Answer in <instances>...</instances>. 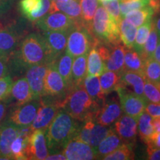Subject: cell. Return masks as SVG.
Instances as JSON below:
<instances>
[{
	"label": "cell",
	"mask_w": 160,
	"mask_h": 160,
	"mask_svg": "<svg viewBox=\"0 0 160 160\" xmlns=\"http://www.w3.org/2000/svg\"><path fill=\"white\" fill-rule=\"evenodd\" d=\"M152 124H153L154 132H160V117H153L152 119Z\"/></svg>",
	"instance_id": "obj_52"
},
{
	"label": "cell",
	"mask_w": 160,
	"mask_h": 160,
	"mask_svg": "<svg viewBox=\"0 0 160 160\" xmlns=\"http://www.w3.org/2000/svg\"><path fill=\"white\" fill-rule=\"evenodd\" d=\"M112 128L123 143L134 145L138 133L137 119L124 113L115 122Z\"/></svg>",
	"instance_id": "obj_12"
},
{
	"label": "cell",
	"mask_w": 160,
	"mask_h": 160,
	"mask_svg": "<svg viewBox=\"0 0 160 160\" xmlns=\"http://www.w3.org/2000/svg\"><path fill=\"white\" fill-rule=\"evenodd\" d=\"M148 159L160 160V148L148 145L147 148Z\"/></svg>",
	"instance_id": "obj_49"
},
{
	"label": "cell",
	"mask_w": 160,
	"mask_h": 160,
	"mask_svg": "<svg viewBox=\"0 0 160 160\" xmlns=\"http://www.w3.org/2000/svg\"><path fill=\"white\" fill-rule=\"evenodd\" d=\"M115 91L119 99V102L124 113L138 119L144 111L148 102L147 99L136 94L122 84L119 83Z\"/></svg>",
	"instance_id": "obj_8"
},
{
	"label": "cell",
	"mask_w": 160,
	"mask_h": 160,
	"mask_svg": "<svg viewBox=\"0 0 160 160\" xmlns=\"http://www.w3.org/2000/svg\"><path fill=\"white\" fill-rule=\"evenodd\" d=\"M71 88L59 74L54 63L48 65L44 85V97H48L62 102Z\"/></svg>",
	"instance_id": "obj_9"
},
{
	"label": "cell",
	"mask_w": 160,
	"mask_h": 160,
	"mask_svg": "<svg viewBox=\"0 0 160 160\" xmlns=\"http://www.w3.org/2000/svg\"><path fill=\"white\" fill-rule=\"evenodd\" d=\"M51 5V0H20L19 8L25 18L31 22H37L49 13Z\"/></svg>",
	"instance_id": "obj_16"
},
{
	"label": "cell",
	"mask_w": 160,
	"mask_h": 160,
	"mask_svg": "<svg viewBox=\"0 0 160 160\" xmlns=\"http://www.w3.org/2000/svg\"><path fill=\"white\" fill-rule=\"evenodd\" d=\"M159 35H158L157 29H156L154 26L153 20H152V28L151 32H150V34L148 37V39L146 41L145 45H144L142 52L140 54L144 60L148 59V58L153 57L156 48H157L158 42H159Z\"/></svg>",
	"instance_id": "obj_37"
},
{
	"label": "cell",
	"mask_w": 160,
	"mask_h": 160,
	"mask_svg": "<svg viewBox=\"0 0 160 160\" xmlns=\"http://www.w3.org/2000/svg\"><path fill=\"white\" fill-rule=\"evenodd\" d=\"M122 143V140L120 139L111 127L108 135L102 140L99 145L94 149L97 159H102L104 157L115 151Z\"/></svg>",
	"instance_id": "obj_23"
},
{
	"label": "cell",
	"mask_w": 160,
	"mask_h": 160,
	"mask_svg": "<svg viewBox=\"0 0 160 160\" xmlns=\"http://www.w3.org/2000/svg\"><path fill=\"white\" fill-rule=\"evenodd\" d=\"M100 107L101 105L88 95L83 85L73 86L61 102V109L82 122L94 120Z\"/></svg>",
	"instance_id": "obj_3"
},
{
	"label": "cell",
	"mask_w": 160,
	"mask_h": 160,
	"mask_svg": "<svg viewBox=\"0 0 160 160\" xmlns=\"http://www.w3.org/2000/svg\"><path fill=\"white\" fill-rule=\"evenodd\" d=\"M90 30L96 39L109 47L119 45L122 42L119 24L102 5L97 8Z\"/></svg>",
	"instance_id": "obj_4"
},
{
	"label": "cell",
	"mask_w": 160,
	"mask_h": 160,
	"mask_svg": "<svg viewBox=\"0 0 160 160\" xmlns=\"http://www.w3.org/2000/svg\"><path fill=\"white\" fill-rule=\"evenodd\" d=\"M97 42L90 28L83 22H77L69 31L65 51L73 58L88 54Z\"/></svg>",
	"instance_id": "obj_5"
},
{
	"label": "cell",
	"mask_w": 160,
	"mask_h": 160,
	"mask_svg": "<svg viewBox=\"0 0 160 160\" xmlns=\"http://www.w3.org/2000/svg\"><path fill=\"white\" fill-rule=\"evenodd\" d=\"M46 160H65L66 157L62 153H52V154H48L46 157Z\"/></svg>",
	"instance_id": "obj_51"
},
{
	"label": "cell",
	"mask_w": 160,
	"mask_h": 160,
	"mask_svg": "<svg viewBox=\"0 0 160 160\" xmlns=\"http://www.w3.org/2000/svg\"><path fill=\"white\" fill-rule=\"evenodd\" d=\"M79 3L81 6L83 23L90 28L99 5V2L98 0H79Z\"/></svg>",
	"instance_id": "obj_36"
},
{
	"label": "cell",
	"mask_w": 160,
	"mask_h": 160,
	"mask_svg": "<svg viewBox=\"0 0 160 160\" xmlns=\"http://www.w3.org/2000/svg\"><path fill=\"white\" fill-rule=\"evenodd\" d=\"M124 67L125 71L137 72L144 75L145 60L138 52L132 48L125 49ZM145 76V75H144Z\"/></svg>",
	"instance_id": "obj_29"
},
{
	"label": "cell",
	"mask_w": 160,
	"mask_h": 160,
	"mask_svg": "<svg viewBox=\"0 0 160 160\" xmlns=\"http://www.w3.org/2000/svg\"><path fill=\"white\" fill-rule=\"evenodd\" d=\"M25 29L21 23H8L0 26V53L10 57L24 38Z\"/></svg>",
	"instance_id": "obj_7"
},
{
	"label": "cell",
	"mask_w": 160,
	"mask_h": 160,
	"mask_svg": "<svg viewBox=\"0 0 160 160\" xmlns=\"http://www.w3.org/2000/svg\"><path fill=\"white\" fill-rule=\"evenodd\" d=\"M147 145H151L153 147L160 148V132H154L150 138Z\"/></svg>",
	"instance_id": "obj_50"
},
{
	"label": "cell",
	"mask_w": 160,
	"mask_h": 160,
	"mask_svg": "<svg viewBox=\"0 0 160 160\" xmlns=\"http://www.w3.org/2000/svg\"><path fill=\"white\" fill-rule=\"evenodd\" d=\"M122 109L117 98L105 99L94 117L96 122L105 126H111L122 115Z\"/></svg>",
	"instance_id": "obj_13"
},
{
	"label": "cell",
	"mask_w": 160,
	"mask_h": 160,
	"mask_svg": "<svg viewBox=\"0 0 160 160\" xmlns=\"http://www.w3.org/2000/svg\"><path fill=\"white\" fill-rule=\"evenodd\" d=\"M83 87L88 95L100 105L105 99V96L102 92L99 77L97 76H86L83 81Z\"/></svg>",
	"instance_id": "obj_30"
},
{
	"label": "cell",
	"mask_w": 160,
	"mask_h": 160,
	"mask_svg": "<svg viewBox=\"0 0 160 160\" xmlns=\"http://www.w3.org/2000/svg\"><path fill=\"white\" fill-rule=\"evenodd\" d=\"M156 61H157L158 62L160 63V39H159V42H158V45L156 48L154 53H153V57H152Z\"/></svg>",
	"instance_id": "obj_53"
},
{
	"label": "cell",
	"mask_w": 160,
	"mask_h": 160,
	"mask_svg": "<svg viewBox=\"0 0 160 160\" xmlns=\"http://www.w3.org/2000/svg\"><path fill=\"white\" fill-rule=\"evenodd\" d=\"M144 75L148 81L160 85V63L153 57L146 59L144 65Z\"/></svg>",
	"instance_id": "obj_35"
},
{
	"label": "cell",
	"mask_w": 160,
	"mask_h": 160,
	"mask_svg": "<svg viewBox=\"0 0 160 160\" xmlns=\"http://www.w3.org/2000/svg\"><path fill=\"white\" fill-rule=\"evenodd\" d=\"M119 27L120 39L125 45V47L127 48H133L137 34V27L128 22L124 18L120 21Z\"/></svg>",
	"instance_id": "obj_32"
},
{
	"label": "cell",
	"mask_w": 160,
	"mask_h": 160,
	"mask_svg": "<svg viewBox=\"0 0 160 160\" xmlns=\"http://www.w3.org/2000/svg\"><path fill=\"white\" fill-rule=\"evenodd\" d=\"M70 31H44L42 37L47 44L53 63L65 51Z\"/></svg>",
	"instance_id": "obj_17"
},
{
	"label": "cell",
	"mask_w": 160,
	"mask_h": 160,
	"mask_svg": "<svg viewBox=\"0 0 160 160\" xmlns=\"http://www.w3.org/2000/svg\"><path fill=\"white\" fill-rule=\"evenodd\" d=\"M99 77L102 92L105 96L115 91L116 88L120 82V75L108 70H106Z\"/></svg>",
	"instance_id": "obj_33"
},
{
	"label": "cell",
	"mask_w": 160,
	"mask_h": 160,
	"mask_svg": "<svg viewBox=\"0 0 160 160\" xmlns=\"http://www.w3.org/2000/svg\"><path fill=\"white\" fill-rule=\"evenodd\" d=\"M73 57L65 51L58 59L56 60L54 65L56 68L62 76L63 79L70 88L73 87L72 85V78H71V71H72V65H73Z\"/></svg>",
	"instance_id": "obj_27"
},
{
	"label": "cell",
	"mask_w": 160,
	"mask_h": 160,
	"mask_svg": "<svg viewBox=\"0 0 160 160\" xmlns=\"http://www.w3.org/2000/svg\"><path fill=\"white\" fill-rule=\"evenodd\" d=\"M101 3L102 2H110V1H112V0H99Z\"/></svg>",
	"instance_id": "obj_55"
},
{
	"label": "cell",
	"mask_w": 160,
	"mask_h": 160,
	"mask_svg": "<svg viewBox=\"0 0 160 160\" xmlns=\"http://www.w3.org/2000/svg\"><path fill=\"white\" fill-rule=\"evenodd\" d=\"M41 105L40 99H33L28 102L10 107L4 122L11 123L18 128L31 126Z\"/></svg>",
	"instance_id": "obj_6"
},
{
	"label": "cell",
	"mask_w": 160,
	"mask_h": 160,
	"mask_svg": "<svg viewBox=\"0 0 160 160\" xmlns=\"http://www.w3.org/2000/svg\"><path fill=\"white\" fill-rule=\"evenodd\" d=\"M13 82V78L10 75H6L5 77L0 78V100L7 98L11 91Z\"/></svg>",
	"instance_id": "obj_44"
},
{
	"label": "cell",
	"mask_w": 160,
	"mask_h": 160,
	"mask_svg": "<svg viewBox=\"0 0 160 160\" xmlns=\"http://www.w3.org/2000/svg\"><path fill=\"white\" fill-rule=\"evenodd\" d=\"M144 94L148 102L160 103V85H157L145 79Z\"/></svg>",
	"instance_id": "obj_42"
},
{
	"label": "cell",
	"mask_w": 160,
	"mask_h": 160,
	"mask_svg": "<svg viewBox=\"0 0 160 160\" xmlns=\"http://www.w3.org/2000/svg\"><path fill=\"white\" fill-rule=\"evenodd\" d=\"M7 99L11 106L22 105L33 99V93L25 77L13 82Z\"/></svg>",
	"instance_id": "obj_19"
},
{
	"label": "cell",
	"mask_w": 160,
	"mask_h": 160,
	"mask_svg": "<svg viewBox=\"0 0 160 160\" xmlns=\"http://www.w3.org/2000/svg\"><path fill=\"white\" fill-rule=\"evenodd\" d=\"M51 1H54V2H62V1H67V0H51Z\"/></svg>",
	"instance_id": "obj_56"
},
{
	"label": "cell",
	"mask_w": 160,
	"mask_h": 160,
	"mask_svg": "<svg viewBox=\"0 0 160 160\" xmlns=\"http://www.w3.org/2000/svg\"><path fill=\"white\" fill-rule=\"evenodd\" d=\"M102 5L108 12L109 14L117 22V23L119 24L122 19H123L120 13L119 0H112L110 2H102Z\"/></svg>",
	"instance_id": "obj_43"
},
{
	"label": "cell",
	"mask_w": 160,
	"mask_h": 160,
	"mask_svg": "<svg viewBox=\"0 0 160 160\" xmlns=\"http://www.w3.org/2000/svg\"><path fill=\"white\" fill-rule=\"evenodd\" d=\"M145 111L152 117H160V103H148Z\"/></svg>",
	"instance_id": "obj_46"
},
{
	"label": "cell",
	"mask_w": 160,
	"mask_h": 160,
	"mask_svg": "<svg viewBox=\"0 0 160 160\" xmlns=\"http://www.w3.org/2000/svg\"><path fill=\"white\" fill-rule=\"evenodd\" d=\"M153 117L146 111H144L139 116L137 119V130L141 139L147 144L150 138L154 133L153 124H152Z\"/></svg>",
	"instance_id": "obj_31"
},
{
	"label": "cell",
	"mask_w": 160,
	"mask_h": 160,
	"mask_svg": "<svg viewBox=\"0 0 160 160\" xmlns=\"http://www.w3.org/2000/svg\"><path fill=\"white\" fill-rule=\"evenodd\" d=\"M53 63L42 35L31 33L22 39L17 49L9 57L8 74L11 70L17 73L33 65Z\"/></svg>",
	"instance_id": "obj_1"
},
{
	"label": "cell",
	"mask_w": 160,
	"mask_h": 160,
	"mask_svg": "<svg viewBox=\"0 0 160 160\" xmlns=\"http://www.w3.org/2000/svg\"><path fill=\"white\" fill-rule=\"evenodd\" d=\"M153 15H154V12L153 9L147 5L142 8L128 12L124 17V19L137 28L151 21Z\"/></svg>",
	"instance_id": "obj_26"
},
{
	"label": "cell",
	"mask_w": 160,
	"mask_h": 160,
	"mask_svg": "<svg viewBox=\"0 0 160 160\" xmlns=\"http://www.w3.org/2000/svg\"><path fill=\"white\" fill-rule=\"evenodd\" d=\"M87 58L88 54L73 58L71 71L73 86L83 85L84 79L87 76Z\"/></svg>",
	"instance_id": "obj_28"
},
{
	"label": "cell",
	"mask_w": 160,
	"mask_h": 160,
	"mask_svg": "<svg viewBox=\"0 0 160 160\" xmlns=\"http://www.w3.org/2000/svg\"><path fill=\"white\" fill-rule=\"evenodd\" d=\"M82 124V122L74 119L60 109L45 130L49 154L62 151L66 144L77 135Z\"/></svg>",
	"instance_id": "obj_2"
},
{
	"label": "cell",
	"mask_w": 160,
	"mask_h": 160,
	"mask_svg": "<svg viewBox=\"0 0 160 160\" xmlns=\"http://www.w3.org/2000/svg\"><path fill=\"white\" fill-rule=\"evenodd\" d=\"M134 159L133 146L122 143L118 148L103 157L104 160H130Z\"/></svg>",
	"instance_id": "obj_38"
},
{
	"label": "cell",
	"mask_w": 160,
	"mask_h": 160,
	"mask_svg": "<svg viewBox=\"0 0 160 160\" xmlns=\"http://www.w3.org/2000/svg\"><path fill=\"white\" fill-rule=\"evenodd\" d=\"M41 105L37 113V115L31 124V128L33 131L38 129L46 130L53 121L58 112L61 109V102L48 97H43L40 99Z\"/></svg>",
	"instance_id": "obj_10"
},
{
	"label": "cell",
	"mask_w": 160,
	"mask_h": 160,
	"mask_svg": "<svg viewBox=\"0 0 160 160\" xmlns=\"http://www.w3.org/2000/svg\"><path fill=\"white\" fill-rule=\"evenodd\" d=\"M11 106V103L7 98L0 100V125L5 121L6 115Z\"/></svg>",
	"instance_id": "obj_45"
},
{
	"label": "cell",
	"mask_w": 160,
	"mask_h": 160,
	"mask_svg": "<svg viewBox=\"0 0 160 160\" xmlns=\"http://www.w3.org/2000/svg\"><path fill=\"white\" fill-rule=\"evenodd\" d=\"M145 76L137 72L125 71L120 75V83L125 86H130L136 94L145 99L144 94Z\"/></svg>",
	"instance_id": "obj_24"
},
{
	"label": "cell",
	"mask_w": 160,
	"mask_h": 160,
	"mask_svg": "<svg viewBox=\"0 0 160 160\" xmlns=\"http://www.w3.org/2000/svg\"><path fill=\"white\" fill-rule=\"evenodd\" d=\"M111 127L105 126L97 122H94L91 131L89 139V145H91L93 148H96L102 140L105 138L108 133H109Z\"/></svg>",
	"instance_id": "obj_40"
},
{
	"label": "cell",
	"mask_w": 160,
	"mask_h": 160,
	"mask_svg": "<svg viewBox=\"0 0 160 160\" xmlns=\"http://www.w3.org/2000/svg\"><path fill=\"white\" fill-rule=\"evenodd\" d=\"M48 154L45 130L38 129L33 131L28 137L27 149L28 159L44 160Z\"/></svg>",
	"instance_id": "obj_14"
},
{
	"label": "cell",
	"mask_w": 160,
	"mask_h": 160,
	"mask_svg": "<svg viewBox=\"0 0 160 160\" xmlns=\"http://www.w3.org/2000/svg\"><path fill=\"white\" fill-rule=\"evenodd\" d=\"M149 0H119V8L122 17L133 10L145 7L148 5Z\"/></svg>",
	"instance_id": "obj_41"
},
{
	"label": "cell",
	"mask_w": 160,
	"mask_h": 160,
	"mask_svg": "<svg viewBox=\"0 0 160 160\" xmlns=\"http://www.w3.org/2000/svg\"><path fill=\"white\" fill-rule=\"evenodd\" d=\"M106 70L105 63L94 45L88 53L87 75L99 77Z\"/></svg>",
	"instance_id": "obj_25"
},
{
	"label": "cell",
	"mask_w": 160,
	"mask_h": 160,
	"mask_svg": "<svg viewBox=\"0 0 160 160\" xmlns=\"http://www.w3.org/2000/svg\"><path fill=\"white\" fill-rule=\"evenodd\" d=\"M59 11L68 15L77 22H83L82 19V10L79 0H67V1H51L49 13Z\"/></svg>",
	"instance_id": "obj_21"
},
{
	"label": "cell",
	"mask_w": 160,
	"mask_h": 160,
	"mask_svg": "<svg viewBox=\"0 0 160 160\" xmlns=\"http://www.w3.org/2000/svg\"><path fill=\"white\" fill-rule=\"evenodd\" d=\"M153 23H154V26L156 29H157L158 35H159L160 39V13H158L157 18L153 20Z\"/></svg>",
	"instance_id": "obj_54"
},
{
	"label": "cell",
	"mask_w": 160,
	"mask_h": 160,
	"mask_svg": "<svg viewBox=\"0 0 160 160\" xmlns=\"http://www.w3.org/2000/svg\"><path fill=\"white\" fill-rule=\"evenodd\" d=\"M13 5V0H0V18L7 14Z\"/></svg>",
	"instance_id": "obj_48"
},
{
	"label": "cell",
	"mask_w": 160,
	"mask_h": 160,
	"mask_svg": "<svg viewBox=\"0 0 160 160\" xmlns=\"http://www.w3.org/2000/svg\"><path fill=\"white\" fill-rule=\"evenodd\" d=\"M152 20L140 26L137 31V34H136V39L133 46V49L138 52L139 54H141L142 52L144 45H145L148 37L150 34V32H151L152 28Z\"/></svg>",
	"instance_id": "obj_39"
},
{
	"label": "cell",
	"mask_w": 160,
	"mask_h": 160,
	"mask_svg": "<svg viewBox=\"0 0 160 160\" xmlns=\"http://www.w3.org/2000/svg\"><path fill=\"white\" fill-rule=\"evenodd\" d=\"M29 137L18 133V136L13 140L11 146L12 159L17 160L28 159L27 149Z\"/></svg>",
	"instance_id": "obj_34"
},
{
	"label": "cell",
	"mask_w": 160,
	"mask_h": 160,
	"mask_svg": "<svg viewBox=\"0 0 160 160\" xmlns=\"http://www.w3.org/2000/svg\"><path fill=\"white\" fill-rule=\"evenodd\" d=\"M77 22L72 18L59 11L48 13L36 22L42 31H70Z\"/></svg>",
	"instance_id": "obj_11"
},
{
	"label": "cell",
	"mask_w": 160,
	"mask_h": 160,
	"mask_svg": "<svg viewBox=\"0 0 160 160\" xmlns=\"http://www.w3.org/2000/svg\"><path fill=\"white\" fill-rule=\"evenodd\" d=\"M48 65H33L26 70L25 77L31 89L33 99H40L44 97V85Z\"/></svg>",
	"instance_id": "obj_18"
},
{
	"label": "cell",
	"mask_w": 160,
	"mask_h": 160,
	"mask_svg": "<svg viewBox=\"0 0 160 160\" xmlns=\"http://www.w3.org/2000/svg\"><path fill=\"white\" fill-rule=\"evenodd\" d=\"M19 128L3 122L0 125V159H12L11 146L19 133Z\"/></svg>",
	"instance_id": "obj_20"
},
{
	"label": "cell",
	"mask_w": 160,
	"mask_h": 160,
	"mask_svg": "<svg viewBox=\"0 0 160 160\" xmlns=\"http://www.w3.org/2000/svg\"><path fill=\"white\" fill-rule=\"evenodd\" d=\"M125 47L120 44L111 47L108 57L105 62L106 69L121 75L125 71Z\"/></svg>",
	"instance_id": "obj_22"
},
{
	"label": "cell",
	"mask_w": 160,
	"mask_h": 160,
	"mask_svg": "<svg viewBox=\"0 0 160 160\" xmlns=\"http://www.w3.org/2000/svg\"><path fill=\"white\" fill-rule=\"evenodd\" d=\"M62 153L68 160H91L97 159L94 148L88 144L73 138L66 144Z\"/></svg>",
	"instance_id": "obj_15"
},
{
	"label": "cell",
	"mask_w": 160,
	"mask_h": 160,
	"mask_svg": "<svg viewBox=\"0 0 160 160\" xmlns=\"http://www.w3.org/2000/svg\"><path fill=\"white\" fill-rule=\"evenodd\" d=\"M9 57L0 53V78L8 75Z\"/></svg>",
	"instance_id": "obj_47"
}]
</instances>
